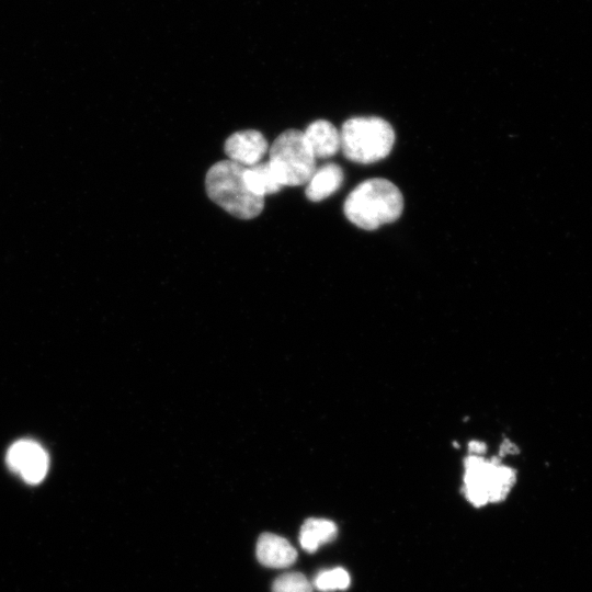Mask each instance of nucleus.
Segmentation results:
<instances>
[{
  "mask_svg": "<svg viewBox=\"0 0 592 592\" xmlns=\"http://www.w3.org/2000/svg\"><path fill=\"white\" fill-rule=\"evenodd\" d=\"M403 209V196L389 180L368 179L346 196L343 204L345 217L358 228L375 230L397 220Z\"/></svg>",
  "mask_w": 592,
  "mask_h": 592,
  "instance_id": "f257e3e1",
  "label": "nucleus"
},
{
  "mask_svg": "<svg viewBox=\"0 0 592 592\" xmlns=\"http://www.w3.org/2000/svg\"><path fill=\"white\" fill-rule=\"evenodd\" d=\"M243 171L244 167L229 159L218 161L207 171L205 187L208 197L226 212L251 219L262 212L264 198L248 189Z\"/></svg>",
  "mask_w": 592,
  "mask_h": 592,
  "instance_id": "f03ea898",
  "label": "nucleus"
},
{
  "mask_svg": "<svg viewBox=\"0 0 592 592\" xmlns=\"http://www.w3.org/2000/svg\"><path fill=\"white\" fill-rule=\"evenodd\" d=\"M516 480V471L500 457L468 452L464 459L463 491L475 506L504 500Z\"/></svg>",
  "mask_w": 592,
  "mask_h": 592,
  "instance_id": "7ed1b4c3",
  "label": "nucleus"
},
{
  "mask_svg": "<svg viewBox=\"0 0 592 592\" xmlns=\"http://www.w3.org/2000/svg\"><path fill=\"white\" fill-rule=\"evenodd\" d=\"M395 143L392 126L377 116H356L340 129V149L346 159L373 163L387 157Z\"/></svg>",
  "mask_w": 592,
  "mask_h": 592,
  "instance_id": "20e7f679",
  "label": "nucleus"
},
{
  "mask_svg": "<svg viewBox=\"0 0 592 592\" xmlns=\"http://www.w3.org/2000/svg\"><path fill=\"white\" fill-rule=\"evenodd\" d=\"M269 163L283 186L303 185L316 171V158L304 132L297 129H287L274 140Z\"/></svg>",
  "mask_w": 592,
  "mask_h": 592,
  "instance_id": "39448f33",
  "label": "nucleus"
},
{
  "mask_svg": "<svg viewBox=\"0 0 592 592\" xmlns=\"http://www.w3.org/2000/svg\"><path fill=\"white\" fill-rule=\"evenodd\" d=\"M7 463L26 482L34 485L41 482L46 476L49 459L47 453L38 443L31 440H21L10 446Z\"/></svg>",
  "mask_w": 592,
  "mask_h": 592,
  "instance_id": "423d86ee",
  "label": "nucleus"
},
{
  "mask_svg": "<svg viewBox=\"0 0 592 592\" xmlns=\"http://www.w3.org/2000/svg\"><path fill=\"white\" fill-rule=\"evenodd\" d=\"M266 150V139L253 129L234 133L225 143V152L229 160L244 168L259 163Z\"/></svg>",
  "mask_w": 592,
  "mask_h": 592,
  "instance_id": "0eeeda50",
  "label": "nucleus"
},
{
  "mask_svg": "<svg viewBox=\"0 0 592 592\" xmlns=\"http://www.w3.org/2000/svg\"><path fill=\"white\" fill-rule=\"evenodd\" d=\"M258 560L272 568H283L296 561V549L284 537L272 533H263L257 543Z\"/></svg>",
  "mask_w": 592,
  "mask_h": 592,
  "instance_id": "6e6552de",
  "label": "nucleus"
},
{
  "mask_svg": "<svg viewBox=\"0 0 592 592\" xmlns=\"http://www.w3.org/2000/svg\"><path fill=\"white\" fill-rule=\"evenodd\" d=\"M304 136L316 159L330 158L340 149V132L326 119L309 124Z\"/></svg>",
  "mask_w": 592,
  "mask_h": 592,
  "instance_id": "1a4fd4ad",
  "label": "nucleus"
},
{
  "mask_svg": "<svg viewBox=\"0 0 592 592\" xmlns=\"http://www.w3.org/2000/svg\"><path fill=\"white\" fill-rule=\"evenodd\" d=\"M343 170L337 163H327L316 169L307 182L306 196L312 202H320L337 192L343 182Z\"/></svg>",
  "mask_w": 592,
  "mask_h": 592,
  "instance_id": "9d476101",
  "label": "nucleus"
},
{
  "mask_svg": "<svg viewBox=\"0 0 592 592\" xmlns=\"http://www.w3.org/2000/svg\"><path fill=\"white\" fill-rule=\"evenodd\" d=\"M337 532V525L332 521L311 517L303 524L299 533V542L303 549L314 553L321 545L333 540Z\"/></svg>",
  "mask_w": 592,
  "mask_h": 592,
  "instance_id": "9b49d317",
  "label": "nucleus"
},
{
  "mask_svg": "<svg viewBox=\"0 0 592 592\" xmlns=\"http://www.w3.org/2000/svg\"><path fill=\"white\" fill-rule=\"evenodd\" d=\"M243 178L248 189L257 196L274 194L283 187L275 177L269 161L244 168Z\"/></svg>",
  "mask_w": 592,
  "mask_h": 592,
  "instance_id": "f8f14e48",
  "label": "nucleus"
},
{
  "mask_svg": "<svg viewBox=\"0 0 592 592\" xmlns=\"http://www.w3.org/2000/svg\"><path fill=\"white\" fill-rule=\"evenodd\" d=\"M351 582L349 572L343 568H333L319 572L315 580L314 587L322 592L345 590Z\"/></svg>",
  "mask_w": 592,
  "mask_h": 592,
  "instance_id": "ddd939ff",
  "label": "nucleus"
},
{
  "mask_svg": "<svg viewBox=\"0 0 592 592\" xmlns=\"http://www.w3.org/2000/svg\"><path fill=\"white\" fill-rule=\"evenodd\" d=\"M272 592H312V585L303 573L287 572L276 578Z\"/></svg>",
  "mask_w": 592,
  "mask_h": 592,
  "instance_id": "4468645a",
  "label": "nucleus"
}]
</instances>
